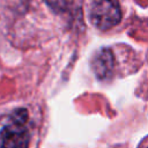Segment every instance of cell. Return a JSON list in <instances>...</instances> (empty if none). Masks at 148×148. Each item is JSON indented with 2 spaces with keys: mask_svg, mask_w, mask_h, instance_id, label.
Segmentation results:
<instances>
[{
  "mask_svg": "<svg viewBox=\"0 0 148 148\" xmlns=\"http://www.w3.org/2000/svg\"><path fill=\"white\" fill-rule=\"evenodd\" d=\"M91 69L99 81H109L116 72V57L110 47L99 49L91 59Z\"/></svg>",
  "mask_w": 148,
  "mask_h": 148,
  "instance_id": "obj_3",
  "label": "cell"
},
{
  "mask_svg": "<svg viewBox=\"0 0 148 148\" xmlns=\"http://www.w3.org/2000/svg\"><path fill=\"white\" fill-rule=\"evenodd\" d=\"M88 16L95 28L108 30L121 21V9L118 1L95 0L89 6Z\"/></svg>",
  "mask_w": 148,
  "mask_h": 148,
  "instance_id": "obj_2",
  "label": "cell"
},
{
  "mask_svg": "<svg viewBox=\"0 0 148 148\" xmlns=\"http://www.w3.org/2000/svg\"><path fill=\"white\" fill-rule=\"evenodd\" d=\"M0 131V148H28L30 143V132L27 127V109H17L9 117Z\"/></svg>",
  "mask_w": 148,
  "mask_h": 148,
  "instance_id": "obj_1",
  "label": "cell"
}]
</instances>
